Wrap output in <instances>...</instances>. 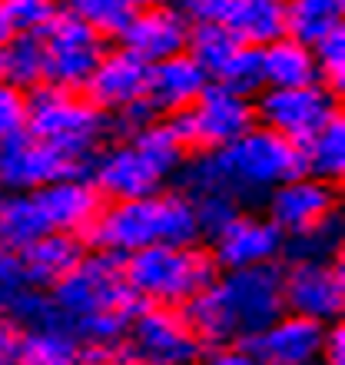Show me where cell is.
<instances>
[{
	"label": "cell",
	"instance_id": "6da1fadb",
	"mask_svg": "<svg viewBox=\"0 0 345 365\" xmlns=\"http://www.w3.org/2000/svg\"><path fill=\"white\" fill-rule=\"evenodd\" d=\"M302 173V150L286 136L266 126H252L236 143L212 150V153H190L180 176V190L186 196L222 192L246 210V202L266 200L279 182Z\"/></svg>",
	"mask_w": 345,
	"mask_h": 365
},
{
	"label": "cell",
	"instance_id": "7a4b0ae2",
	"mask_svg": "<svg viewBox=\"0 0 345 365\" xmlns=\"http://www.w3.org/2000/svg\"><path fill=\"white\" fill-rule=\"evenodd\" d=\"M202 349L249 342L266 332L282 312V266L220 272L190 306H182Z\"/></svg>",
	"mask_w": 345,
	"mask_h": 365
},
{
	"label": "cell",
	"instance_id": "3957f363",
	"mask_svg": "<svg viewBox=\"0 0 345 365\" xmlns=\"http://www.w3.org/2000/svg\"><path fill=\"white\" fill-rule=\"evenodd\" d=\"M83 242L86 250L113 252L126 259L150 246H196L202 242V236L192 212V200L180 186H172L143 200L106 202Z\"/></svg>",
	"mask_w": 345,
	"mask_h": 365
},
{
	"label": "cell",
	"instance_id": "277c9868",
	"mask_svg": "<svg viewBox=\"0 0 345 365\" xmlns=\"http://www.w3.org/2000/svg\"><path fill=\"white\" fill-rule=\"evenodd\" d=\"M123 276L140 302L182 309L216 282L220 269L210 250L196 242V246H150L133 252L123 259Z\"/></svg>",
	"mask_w": 345,
	"mask_h": 365
},
{
	"label": "cell",
	"instance_id": "5b68a950",
	"mask_svg": "<svg viewBox=\"0 0 345 365\" xmlns=\"http://www.w3.org/2000/svg\"><path fill=\"white\" fill-rule=\"evenodd\" d=\"M27 133L40 143L57 146L60 153L73 156L90 170V160L110 133V116L100 113L83 93L43 83L30 90Z\"/></svg>",
	"mask_w": 345,
	"mask_h": 365
},
{
	"label": "cell",
	"instance_id": "8992f818",
	"mask_svg": "<svg viewBox=\"0 0 345 365\" xmlns=\"http://www.w3.org/2000/svg\"><path fill=\"white\" fill-rule=\"evenodd\" d=\"M50 299L57 302L70 329L103 312H136L143 306L126 286L123 259L100 250H86L77 269L50 289Z\"/></svg>",
	"mask_w": 345,
	"mask_h": 365
},
{
	"label": "cell",
	"instance_id": "52a82bcc",
	"mask_svg": "<svg viewBox=\"0 0 345 365\" xmlns=\"http://www.w3.org/2000/svg\"><path fill=\"white\" fill-rule=\"evenodd\" d=\"M172 123L190 153H212V150L236 143L256 126V103L252 96L210 83L196 103L186 106L180 116H172Z\"/></svg>",
	"mask_w": 345,
	"mask_h": 365
},
{
	"label": "cell",
	"instance_id": "ba28073f",
	"mask_svg": "<svg viewBox=\"0 0 345 365\" xmlns=\"http://www.w3.org/2000/svg\"><path fill=\"white\" fill-rule=\"evenodd\" d=\"M40 43H43V83L73 93L83 90L93 67L106 53V40L63 7L43 27Z\"/></svg>",
	"mask_w": 345,
	"mask_h": 365
},
{
	"label": "cell",
	"instance_id": "9c48e42d",
	"mask_svg": "<svg viewBox=\"0 0 345 365\" xmlns=\"http://www.w3.org/2000/svg\"><path fill=\"white\" fill-rule=\"evenodd\" d=\"M286 312L332 326L345 312V262L342 259H296L282 266Z\"/></svg>",
	"mask_w": 345,
	"mask_h": 365
},
{
	"label": "cell",
	"instance_id": "30bf717a",
	"mask_svg": "<svg viewBox=\"0 0 345 365\" xmlns=\"http://www.w3.org/2000/svg\"><path fill=\"white\" fill-rule=\"evenodd\" d=\"M256 103V123L286 136L289 143H309L336 113H342L339 96L326 87H292V90H262L252 100Z\"/></svg>",
	"mask_w": 345,
	"mask_h": 365
},
{
	"label": "cell",
	"instance_id": "8fae6325",
	"mask_svg": "<svg viewBox=\"0 0 345 365\" xmlns=\"http://www.w3.org/2000/svg\"><path fill=\"white\" fill-rule=\"evenodd\" d=\"M342 212L339 186L326 180H316L309 173H299L292 180L279 182L266 196V220L276 226L286 240L306 236V232L326 226Z\"/></svg>",
	"mask_w": 345,
	"mask_h": 365
},
{
	"label": "cell",
	"instance_id": "7c38bea8",
	"mask_svg": "<svg viewBox=\"0 0 345 365\" xmlns=\"http://www.w3.org/2000/svg\"><path fill=\"white\" fill-rule=\"evenodd\" d=\"M130 352L153 365H192L202 356V342L192 332L182 309L172 306H143L130 322Z\"/></svg>",
	"mask_w": 345,
	"mask_h": 365
},
{
	"label": "cell",
	"instance_id": "4fadbf2b",
	"mask_svg": "<svg viewBox=\"0 0 345 365\" xmlns=\"http://www.w3.org/2000/svg\"><path fill=\"white\" fill-rule=\"evenodd\" d=\"M206 250L220 272L259 269V266H279L286 252V236L266 220V212L240 210L212 236Z\"/></svg>",
	"mask_w": 345,
	"mask_h": 365
},
{
	"label": "cell",
	"instance_id": "5bb4252c",
	"mask_svg": "<svg viewBox=\"0 0 345 365\" xmlns=\"http://www.w3.org/2000/svg\"><path fill=\"white\" fill-rule=\"evenodd\" d=\"M67 176H86V166L30 133L0 143V192H37Z\"/></svg>",
	"mask_w": 345,
	"mask_h": 365
},
{
	"label": "cell",
	"instance_id": "9a60e30c",
	"mask_svg": "<svg viewBox=\"0 0 345 365\" xmlns=\"http://www.w3.org/2000/svg\"><path fill=\"white\" fill-rule=\"evenodd\" d=\"M90 182L103 202H126V200H143L153 192L166 190V176L136 150L130 140H116L96 150L86 170Z\"/></svg>",
	"mask_w": 345,
	"mask_h": 365
},
{
	"label": "cell",
	"instance_id": "2e32d148",
	"mask_svg": "<svg viewBox=\"0 0 345 365\" xmlns=\"http://www.w3.org/2000/svg\"><path fill=\"white\" fill-rule=\"evenodd\" d=\"M146 63L140 57H133L130 50H123L120 43L116 47H106V53L100 57V63L93 67L90 80L83 83L80 93L90 100V103L106 113L110 120L113 116H123L126 110L143 103L146 96Z\"/></svg>",
	"mask_w": 345,
	"mask_h": 365
},
{
	"label": "cell",
	"instance_id": "e0dca14e",
	"mask_svg": "<svg viewBox=\"0 0 345 365\" xmlns=\"http://www.w3.org/2000/svg\"><path fill=\"white\" fill-rule=\"evenodd\" d=\"M190 20L180 7H160V10H133L126 27L120 30V47L140 57L146 67H153L160 60L180 57L186 53L190 40Z\"/></svg>",
	"mask_w": 345,
	"mask_h": 365
},
{
	"label": "cell",
	"instance_id": "ac0fdd59",
	"mask_svg": "<svg viewBox=\"0 0 345 365\" xmlns=\"http://www.w3.org/2000/svg\"><path fill=\"white\" fill-rule=\"evenodd\" d=\"M34 200H37L50 232H67V236H80V240L90 232V226L106 206L103 196L90 182V176H67V180L50 182V186L34 192Z\"/></svg>",
	"mask_w": 345,
	"mask_h": 365
},
{
	"label": "cell",
	"instance_id": "d6986e66",
	"mask_svg": "<svg viewBox=\"0 0 345 365\" xmlns=\"http://www.w3.org/2000/svg\"><path fill=\"white\" fill-rule=\"evenodd\" d=\"M210 87V77L200 70L196 60L186 53L170 60H160L146 70V106L156 116H180L186 106L200 100V93Z\"/></svg>",
	"mask_w": 345,
	"mask_h": 365
},
{
	"label": "cell",
	"instance_id": "ffe728a7",
	"mask_svg": "<svg viewBox=\"0 0 345 365\" xmlns=\"http://www.w3.org/2000/svg\"><path fill=\"white\" fill-rule=\"evenodd\" d=\"M322 336H326L322 322L282 312L266 332L249 339V346L262 359V365H309L319 359Z\"/></svg>",
	"mask_w": 345,
	"mask_h": 365
},
{
	"label": "cell",
	"instance_id": "44dd1931",
	"mask_svg": "<svg viewBox=\"0 0 345 365\" xmlns=\"http://www.w3.org/2000/svg\"><path fill=\"white\" fill-rule=\"evenodd\" d=\"M86 256V242L80 236H67V232H43L34 246L20 252V266L27 276L30 289L50 292L60 279H67L70 272L80 266Z\"/></svg>",
	"mask_w": 345,
	"mask_h": 365
},
{
	"label": "cell",
	"instance_id": "7402d4cb",
	"mask_svg": "<svg viewBox=\"0 0 345 365\" xmlns=\"http://www.w3.org/2000/svg\"><path fill=\"white\" fill-rule=\"evenodd\" d=\"M220 24L246 47H269L286 37V0H230Z\"/></svg>",
	"mask_w": 345,
	"mask_h": 365
},
{
	"label": "cell",
	"instance_id": "603a6c76",
	"mask_svg": "<svg viewBox=\"0 0 345 365\" xmlns=\"http://www.w3.org/2000/svg\"><path fill=\"white\" fill-rule=\"evenodd\" d=\"M262 63V90H292L319 83L316 53L296 37H279L259 50Z\"/></svg>",
	"mask_w": 345,
	"mask_h": 365
},
{
	"label": "cell",
	"instance_id": "cb8c5ba5",
	"mask_svg": "<svg viewBox=\"0 0 345 365\" xmlns=\"http://www.w3.org/2000/svg\"><path fill=\"white\" fill-rule=\"evenodd\" d=\"M126 140H130L166 180L180 173L182 163H186V156H190L180 130L172 123V116H153L150 123L136 126L133 133H126Z\"/></svg>",
	"mask_w": 345,
	"mask_h": 365
},
{
	"label": "cell",
	"instance_id": "d4e9b609",
	"mask_svg": "<svg viewBox=\"0 0 345 365\" xmlns=\"http://www.w3.org/2000/svg\"><path fill=\"white\" fill-rule=\"evenodd\" d=\"M47 222L34 192H0V246L24 252L43 236Z\"/></svg>",
	"mask_w": 345,
	"mask_h": 365
},
{
	"label": "cell",
	"instance_id": "484cf974",
	"mask_svg": "<svg viewBox=\"0 0 345 365\" xmlns=\"http://www.w3.org/2000/svg\"><path fill=\"white\" fill-rule=\"evenodd\" d=\"M302 150V173L339 186L345 176V113H336Z\"/></svg>",
	"mask_w": 345,
	"mask_h": 365
},
{
	"label": "cell",
	"instance_id": "4316f807",
	"mask_svg": "<svg viewBox=\"0 0 345 365\" xmlns=\"http://www.w3.org/2000/svg\"><path fill=\"white\" fill-rule=\"evenodd\" d=\"M242 47H246V43H240L220 20H212V24H192L190 27L186 57L196 60L200 70L210 77V83H216V80L230 70V63L236 60V53H240Z\"/></svg>",
	"mask_w": 345,
	"mask_h": 365
},
{
	"label": "cell",
	"instance_id": "83f0119b",
	"mask_svg": "<svg viewBox=\"0 0 345 365\" xmlns=\"http://www.w3.org/2000/svg\"><path fill=\"white\" fill-rule=\"evenodd\" d=\"M345 0H286V37L316 47L322 37L342 30Z\"/></svg>",
	"mask_w": 345,
	"mask_h": 365
},
{
	"label": "cell",
	"instance_id": "f1b7e54d",
	"mask_svg": "<svg viewBox=\"0 0 345 365\" xmlns=\"http://www.w3.org/2000/svg\"><path fill=\"white\" fill-rule=\"evenodd\" d=\"M0 80L27 93L43 87V43L37 34H14L0 47Z\"/></svg>",
	"mask_w": 345,
	"mask_h": 365
},
{
	"label": "cell",
	"instance_id": "f546056e",
	"mask_svg": "<svg viewBox=\"0 0 345 365\" xmlns=\"http://www.w3.org/2000/svg\"><path fill=\"white\" fill-rule=\"evenodd\" d=\"M17 365H80V342L70 329L20 332Z\"/></svg>",
	"mask_w": 345,
	"mask_h": 365
},
{
	"label": "cell",
	"instance_id": "4dcf8cb0",
	"mask_svg": "<svg viewBox=\"0 0 345 365\" xmlns=\"http://www.w3.org/2000/svg\"><path fill=\"white\" fill-rule=\"evenodd\" d=\"M7 319L20 329V332H37V329H70V322L63 319V312L57 309V302L50 299V292H40V289H27V292L14 302V309L7 312Z\"/></svg>",
	"mask_w": 345,
	"mask_h": 365
},
{
	"label": "cell",
	"instance_id": "1f68e13d",
	"mask_svg": "<svg viewBox=\"0 0 345 365\" xmlns=\"http://www.w3.org/2000/svg\"><path fill=\"white\" fill-rule=\"evenodd\" d=\"M342 212L336 220H329L326 226L306 232V236H296V240H286V252L282 259L296 262V259H342Z\"/></svg>",
	"mask_w": 345,
	"mask_h": 365
},
{
	"label": "cell",
	"instance_id": "d6a6232c",
	"mask_svg": "<svg viewBox=\"0 0 345 365\" xmlns=\"http://www.w3.org/2000/svg\"><path fill=\"white\" fill-rule=\"evenodd\" d=\"M60 7L80 17L86 27H93L103 40L120 37V30L126 27V20L133 14L126 0H63Z\"/></svg>",
	"mask_w": 345,
	"mask_h": 365
},
{
	"label": "cell",
	"instance_id": "836d02e7",
	"mask_svg": "<svg viewBox=\"0 0 345 365\" xmlns=\"http://www.w3.org/2000/svg\"><path fill=\"white\" fill-rule=\"evenodd\" d=\"M316 53V70H319V87H326L332 96L342 100L345 93V27L322 37L312 47Z\"/></svg>",
	"mask_w": 345,
	"mask_h": 365
},
{
	"label": "cell",
	"instance_id": "e575fe53",
	"mask_svg": "<svg viewBox=\"0 0 345 365\" xmlns=\"http://www.w3.org/2000/svg\"><path fill=\"white\" fill-rule=\"evenodd\" d=\"M4 17L14 34H43L50 20L57 17L60 0H0Z\"/></svg>",
	"mask_w": 345,
	"mask_h": 365
},
{
	"label": "cell",
	"instance_id": "d590c367",
	"mask_svg": "<svg viewBox=\"0 0 345 365\" xmlns=\"http://www.w3.org/2000/svg\"><path fill=\"white\" fill-rule=\"evenodd\" d=\"M190 200H192V212H196L202 240H212V236L242 210L240 202L230 200V196H222V192H202V196H190Z\"/></svg>",
	"mask_w": 345,
	"mask_h": 365
},
{
	"label": "cell",
	"instance_id": "8d00e7d4",
	"mask_svg": "<svg viewBox=\"0 0 345 365\" xmlns=\"http://www.w3.org/2000/svg\"><path fill=\"white\" fill-rule=\"evenodd\" d=\"M27 110H30L27 90L10 87V83L0 80V143L27 133Z\"/></svg>",
	"mask_w": 345,
	"mask_h": 365
},
{
	"label": "cell",
	"instance_id": "74e56055",
	"mask_svg": "<svg viewBox=\"0 0 345 365\" xmlns=\"http://www.w3.org/2000/svg\"><path fill=\"white\" fill-rule=\"evenodd\" d=\"M30 286H27V276H24V266H20V252L0 246V316H7L14 309V302Z\"/></svg>",
	"mask_w": 345,
	"mask_h": 365
},
{
	"label": "cell",
	"instance_id": "f35d334b",
	"mask_svg": "<svg viewBox=\"0 0 345 365\" xmlns=\"http://www.w3.org/2000/svg\"><path fill=\"white\" fill-rule=\"evenodd\" d=\"M200 365H262L249 342H226V346L202 349Z\"/></svg>",
	"mask_w": 345,
	"mask_h": 365
},
{
	"label": "cell",
	"instance_id": "ab89813d",
	"mask_svg": "<svg viewBox=\"0 0 345 365\" xmlns=\"http://www.w3.org/2000/svg\"><path fill=\"white\" fill-rule=\"evenodd\" d=\"M316 362L319 365H345V326L342 322L326 326V336H322Z\"/></svg>",
	"mask_w": 345,
	"mask_h": 365
},
{
	"label": "cell",
	"instance_id": "60d3db41",
	"mask_svg": "<svg viewBox=\"0 0 345 365\" xmlns=\"http://www.w3.org/2000/svg\"><path fill=\"white\" fill-rule=\"evenodd\" d=\"M17 342H20V329L7 316H0V365L17 362Z\"/></svg>",
	"mask_w": 345,
	"mask_h": 365
},
{
	"label": "cell",
	"instance_id": "b9f144b4",
	"mask_svg": "<svg viewBox=\"0 0 345 365\" xmlns=\"http://www.w3.org/2000/svg\"><path fill=\"white\" fill-rule=\"evenodd\" d=\"M130 10H160V7H180L182 0H126Z\"/></svg>",
	"mask_w": 345,
	"mask_h": 365
},
{
	"label": "cell",
	"instance_id": "7bdbcfd3",
	"mask_svg": "<svg viewBox=\"0 0 345 365\" xmlns=\"http://www.w3.org/2000/svg\"><path fill=\"white\" fill-rule=\"evenodd\" d=\"M110 365H153V362H146V359H140L136 352H130V349H126V352H120V356H116Z\"/></svg>",
	"mask_w": 345,
	"mask_h": 365
},
{
	"label": "cell",
	"instance_id": "ee69618b",
	"mask_svg": "<svg viewBox=\"0 0 345 365\" xmlns=\"http://www.w3.org/2000/svg\"><path fill=\"white\" fill-rule=\"evenodd\" d=\"M10 37H14V30H10L7 17H4V7H0V47H4V43H7Z\"/></svg>",
	"mask_w": 345,
	"mask_h": 365
},
{
	"label": "cell",
	"instance_id": "f6af8a7d",
	"mask_svg": "<svg viewBox=\"0 0 345 365\" xmlns=\"http://www.w3.org/2000/svg\"><path fill=\"white\" fill-rule=\"evenodd\" d=\"M309 365H319V362H309Z\"/></svg>",
	"mask_w": 345,
	"mask_h": 365
},
{
	"label": "cell",
	"instance_id": "bcb514c9",
	"mask_svg": "<svg viewBox=\"0 0 345 365\" xmlns=\"http://www.w3.org/2000/svg\"><path fill=\"white\" fill-rule=\"evenodd\" d=\"M192 365H200V362H192Z\"/></svg>",
	"mask_w": 345,
	"mask_h": 365
}]
</instances>
